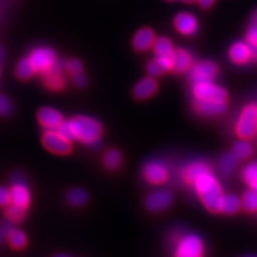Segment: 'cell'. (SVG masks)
I'll list each match as a JSON object with an SVG mask.
<instances>
[{"mask_svg":"<svg viewBox=\"0 0 257 257\" xmlns=\"http://www.w3.org/2000/svg\"><path fill=\"white\" fill-rule=\"evenodd\" d=\"M57 131L68 141H78L88 146H96L102 135V125L98 120L88 116H76L57 127Z\"/></svg>","mask_w":257,"mask_h":257,"instance_id":"6da1fadb","label":"cell"},{"mask_svg":"<svg viewBox=\"0 0 257 257\" xmlns=\"http://www.w3.org/2000/svg\"><path fill=\"white\" fill-rule=\"evenodd\" d=\"M192 184L208 210L220 211L223 193L220 182L211 171L198 176Z\"/></svg>","mask_w":257,"mask_h":257,"instance_id":"7a4b0ae2","label":"cell"},{"mask_svg":"<svg viewBox=\"0 0 257 257\" xmlns=\"http://www.w3.org/2000/svg\"><path fill=\"white\" fill-rule=\"evenodd\" d=\"M236 133L240 139L250 140L257 133V105L245 106L236 122Z\"/></svg>","mask_w":257,"mask_h":257,"instance_id":"3957f363","label":"cell"},{"mask_svg":"<svg viewBox=\"0 0 257 257\" xmlns=\"http://www.w3.org/2000/svg\"><path fill=\"white\" fill-rule=\"evenodd\" d=\"M192 94L197 101H221L226 102L227 93L223 87L212 82L194 83L192 87Z\"/></svg>","mask_w":257,"mask_h":257,"instance_id":"277c9868","label":"cell"},{"mask_svg":"<svg viewBox=\"0 0 257 257\" xmlns=\"http://www.w3.org/2000/svg\"><path fill=\"white\" fill-rule=\"evenodd\" d=\"M28 59L36 72H40L43 74L50 71L55 66V63L58 61L52 48L45 46H40L32 50L28 56Z\"/></svg>","mask_w":257,"mask_h":257,"instance_id":"5b68a950","label":"cell"},{"mask_svg":"<svg viewBox=\"0 0 257 257\" xmlns=\"http://www.w3.org/2000/svg\"><path fill=\"white\" fill-rule=\"evenodd\" d=\"M204 243L197 235L182 236L176 246V257H203Z\"/></svg>","mask_w":257,"mask_h":257,"instance_id":"8992f818","label":"cell"},{"mask_svg":"<svg viewBox=\"0 0 257 257\" xmlns=\"http://www.w3.org/2000/svg\"><path fill=\"white\" fill-rule=\"evenodd\" d=\"M219 74V68L212 61L205 60L192 64L189 75L193 83L212 82Z\"/></svg>","mask_w":257,"mask_h":257,"instance_id":"52a82bcc","label":"cell"},{"mask_svg":"<svg viewBox=\"0 0 257 257\" xmlns=\"http://www.w3.org/2000/svg\"><path fill=\"white\" fill-rule=\"evenodd\" d=\"M43 146L55 155L64 156L68 155L72 150L71 142L63 136L57 130H47L42 138Z\"/></svg>","mask_w":257,"mask_h":257,"instance_id":"ba28073f","label":"cell"},{"mask_svg":"<svg viewBox=\"0 0 257 257\" xmlns=\"http://www.w3.org/2000/svg\"><path fill=\"white\" fill-rule=\"evenodd\" d=\"M11 193V204L19 206L23 209L28 208L30 204V192L27 184L21 174H16L13 178Z\"/></svg>","mask_w":257,"mask_h":257,"instance_id":"9c48e42d","label":"cell"},{"mask_svg":"<svg viewBox=\"0 0 257 257\" xmlns=\"http://www.w3.org/2000/svg\"><path fill=\"white\" fill-rule=\"evenodd\" d=\"M144 178L151 184H162L167 181L168 170L166 165L161 161H151L144 166Z\"/></svg>","mask_w":257,"mask_h":257,"instance_id":"30bf717a","label":"cell"},{"mask_svg":"<svg viewBox=\"0 0 257 257\" xmlns=\"http://www.w3.org/2000/svg\"><path fill=\"white\" fill-rule=\"evenodd\" d=\"M173 203V194L171 191L161 189L151 192L146 197L145 204L146 208L151 212H159L166 209Z\"/></svg>","mask_w":257,"mask_h":257,"instance_id":"8fae6325","label":"cell"},{"mask_svg":"<svg viewBox=\"0 0 257 257\" xmlns=\"http://www.w3.org/2000/svg\"><path fill=\"white\" fill-rule=\"evenodd\" d=\"M38 120L40 124L47 130H57V127L63 122V117L59 110L46 106L39 109Z\"/></svg>","mask_w":257,"mask_h":257,"instance_id":"7c38bea8","label":"cell"},{"mask_svg":"<svg viewBox=\"0 0 257 257\" xmlns=\"http://www.w3.org/2000/svg\"><path fill=\"white\" fill-rule=\"evenodd\" d=\"M174 25L177 31L184 36L194 35L198 29V22L193 14L188 12H181L176 15Z\"/></svg>","mask_w":257,"mask_h":257,"instance_id":"4fadbf2b","label":"cell"},{"mask_svg":"<svg viewBox=\"0 0 257 257\" xmlns=\"http://www.w3.org/2000/svg\"><path fill=\"white\" fill-rule=\"evenodd\" d=\"M194 108L198 114L206 117H215L224 114L226 110V102L221 101H197L194 100Z\"/></svg>","mask_w":257,"mask_h":257,"instance_id":"5bb4252c","label":"cell"},{"mask_svg":"<svg viewBox=\"0 0 257 257\" xmlns=\"http://www.w3.org/2000/svg\"><path fill=\"white\" fill-rule=\"evenodd\" d=\"M158 90L157 80L150 76L141 79L140 82L134 86L133 94L136 99L145 100L154 95Z\"/></svg>","mask_w":257,"mask_h":257,"instance_id":"9a60e30c","label":"cell"},{"mask_svg":"<svg viewBox=\"0 0 257 257\" xmlns=\"http://www.w3.org/2000/svg\"><path fill=\"white\" fill-rule=\"evenodd\" d=\"M229 58L232 62L237 64H244L248 60L252 59L251 46L246 42L238 41L232 44L229 48Z\"/></svg>","mask_w":257,"mask_h":257,"instance_id":"2e32d148","label":"cell"},{"mask_svg":"<svg viewBox=\"0 0 257 257\" xmlns=\"http://www.w3.org/2000/svg\"><path fill=\"white\" fill-rule=\"evenodd\" d=\"M62 63L57 61L55 63V66L44 73V83L47 88H50L52 90H60L64 87L66 80L63 78V75L61 74Z\"/></svg>","mask_w":257,"mask_h":257,"instance_id":"e0dca14e","label":"cell"},{"mask_svg":"<svg viewBox=\"0 0 257 257\" xmlns=\"http://www.w3.org/2000/svg\"><path fill=\"white\" fill-rule=\"evenodd\" d=\"M172 59H173L172 70L177 72V73H183V72L189 71L193 64L191 54L186 50H182V48L174 51L172 55Z\"/></svg>","mask_w":257,"mask_h":257,"instance_id":"ac0fdd59","label":"cell"},{"mask_svg":"<svg viewBox=\"0 0 257 257\" xmlns=\"http://www.w3.org/2000/svg\"><path fill=\"white\" fill-rule=\"evenodd\" d=\"M155 42V34L150 28H142L133 38V46L136 51L145 52L149 50Z\"/></svg>","mask_w":257,"mask_h":257,"instance_id":"d6986e66","label":"cell"},{"mask_svg":"<svg viewBox=\"0 0 257 257\" xmlns=\"http://www.w3.org/2000/svg\"><path fill=\"white\" fill-rule=\"evenodd\" d=\"M209 171L211 170L206 162H203V161H195V162L189 163L186 167H184V170L182 172V177L184 181L193 183L198 176Z\"/></svg>","mask_w":257,"mask_h":257,"instance_id":"ffe728a7","label":"cell"},{"mask_svg":"<svg viewBox=\"0 0 257 257\" xmlns=\"http://www.w3.org/2000/svg\"><path fill=\"white\" fill-rule=\"evenodd\" d=\"M241 208V199L234 194H225L222 196L220 211L225 214H234Z\"/></svg>","mask_w":257,"mask_h":257,"instance_id":"44dd1931","label":"cell"},{"mask_svg":"<svg viewBox=\"0 0 257 257\" xmlns=\"http://www.w3.org/2000/svg\"><path fill=\"white\" fill-rule=\"evenodd\" d=\"M238 160L239 159L235 156L234 152H228V154L224 155L219 162V170L221 174L225 177L230 176L236 170Z\"/></svg>","mask_w":257,"mask_h":257,"instance_id":"7402d4cb","label":"cell"},{"mask_svg":"<svg viewBox=\"0 0 257 257\" xmlns=\"http://www.w3.org/2000/svg\"><path fill=\"white\" fill-rule=\"evenodd\" d=\"M241 176H242V179L247 184L248 188L257 192V163H250L245 165Z\"/></svg>","mask_w":257,"mask_h":257,"instance_id":"603a6c76","label":"cell"},{"mask_svg":"<svg viewBox=\"0 0 257 257\" xmlns=\"http://www.w3.org/2000/svg\"><path fill=\"white\" fill-rule=\"evenodd\" d=\"M152 48L157 56H171L174 53L172 42L167 38L160 37L155 39Z\"/></svg>","mask_w":257,"mask_h":257,"instance_id":"cb8c5ba5","label":"cell"},{"mask_svg":"<svg viewBox=\"0 0 257 257\" xmlns=\"http://www.w3.org/2000/svg\"><path fill=\"white\" fill-rule=\"evenodd\" d=\"M241 207L247 212H257V192L248 189L241 198Z\"/></svg>","mask_w":257,"mask_h":257,"instance_id":"d4e9b609","label":"cell"},{"mask_svg":"<svg viewBox=\"0 0 257 257\" xmlns=\"http://www.w3.org/2000/svg\"><path fill=\"white\" fill-rule=\"evenodd\" d=\"M121 155L116 149H109L105 152L103 158V163L109 171H115L121 164Z\"/></svg>","mask_w":257,"mask_h":257,"instance_id":"484cf974","label":"cell"},{"mask_svg":"<svg viewBox=\"0 0 257 257\" xmlns=\"http://www.w3.org/2000/svg\"><path fill=\"white\" fill-rule=\"evenodd\" d=\"M88 199L87 193L83 189H72L67 193V202L74 207H79L86 204Z\"/></svg>","mask_w":257,"mask_h":257,"instance_id":"4316f807","label":"cell"},{"mask_svg":"<svg viewBox=\"0 0 257 257\" xmlns=\"http://www.w3.org/2000/svg\"><path fill=\"white\" fill-rule=\"evenodd\" d=\"M252 151H253L252 145L248 143L247 140H244V139H241L240 141L235 143L234 148H232V152H234L235 156L239 160L247 159L252 155Z\"/></svg>","mask_w":257,"mask_h":257,"instance_id":"83f0119b","label":"cell"},{"mask_svg":"<svg viewBox=\"0 0 257 257\" xmlns=\"http://www.w3.org/2000/svg\"><path fill=\"white\" fill-rule=\"evenodd\" d=\"M7 238L9 240V243L11 244V246L14 248H18V250L23 248L26 245V242H27L26 235L20 229L11 228Z\"/></svg>","mask_w":257,"mask_h":257,"instance_id":"f1b7e54d","label":"cell"},{"mask_svg":"<svg viewBox=\"0 0 257 257\" xmlns=\"http://www.w3.org/2000/svg\"><path fill=\"white\" fill-rule=\"evenodd\" d=\"M35 72L36 70L34 67H32V64L28 58L22 59L18 63V66H16V75H18V77H20L21 79L30 78L35 74Z\"/></svg>","mask_w":257,"mask_h":257,"instance_id":"f546056e","label":"cell"},{"mask_svg":"<svg viewBox=\"0 0 257 257\" xmlns=\"http://www.w3.org/2000/svg\"><path fill=\"white\" fill-rule=\"evenodd\" d=\"M246 43L251 47H257V11L252 15V19L246 30Z\"/></svg>","mask_w":257,"mask_h":257,"instance_id":"4dcf8cb0","label":"cell"},{"mask_svg":"<svg viewBox=\"0 0 257 257\" xmlns=\"http://www.w3.org/2000/svg\"><path fill=\"white\" fill-rule=\"evenodd\" d=\"M25 212H26L25 209H23L16 205H13L11 203L6 208L7 218L11 222H20L24 218V215H25Z\"/></svg>","mask_w":257,"mask_h":257,"instance_id":"1f68e13d","label":"cell"},{"mask_svg":"<svg viewBox=\"0 0 257 257\" xmlns=\"http://www.w3.org/2000/svg\"><path fill=\"white\" fill-rule=\"evenodd\" d=\"M13 109L12 102L5 94L0 93V116H8Z\"/></svg>","mask_w":257,"mask_h":257,"instance_id":"d6a6232c","label":"cell"},{"mask_svg":"<svg viewBox=\"0 0 257 257\" xmlns=\"http://www.w3.org/2000/svg\"><path fill=\"white\" fill-rule=\"evenodd\" d=\"M66 69L72 75H76L83 72V64L77 59H71L66 63Z\"/></svg>","mask_w":257,"mask_h":257,"instance_id":"836d02e7","label":"cell"},{"mask_svg":"<svg viewBox=\"0 0 257 257\" xmlns=\"http://www.w3.org/2000/svg\"><path fill=\"white\" fill-rule=\"evenodd\" d=\"M159 66L163 69V71H168L173 69V59H172V55L171 56H157V58L155 59Z\"/></svg>","mask_w":257,"mask_h":257,"instance_id":"e575fe53","label":"cell"},{"mask_svg":"<svg viewBox=\"0 0 257 257\" xmlns=\"http://www.w3.org/2000/svg\"><path fill=\"white\" fill-rule=\"evenodd\" d=\"M147 71H148L149 75L152 76V77H157V76L162 74L163 72H164L163 69L159 66V63L156 60H152V61H150L148 63Z\"/></svg>","mask_w":257,"mask_h":257,"instance_id":"d590c367","label":"cell"},{"mask_svg":"<svg viewBox=\"0 0 257 257\" xmlns=\"http://www.w3.org/2000/svg\"><path fill=\"white\" fill-rule=\"evenodd\" d=\"M11 203L10 190L5 187H0V207L8 206Z\"/></svg>","mask_w":257,"mask_h":257,"instance_id":"8d00e7d4","label":"cell"},{"mask_svg":"<svg viewBox=\"0 0 257 257\" xmlns=\"http://www.w3.org/2000/svg\"><path fill=\"white\" fill-rule=\"evenodd\" d=\"M73 83L75 86H77L79 88H83L87 85V78L83 73H79V74L73 75Z\"/></svg>","mask_w":257,"mask_h":257,"instance_id":"74e56055","label":"cell"},{"mask_svg":"<svg viewBox=\"0 0 257 257\" xmlns=\"http://www.w3.org/2000/svg\"><path fill=\"white\" fill-rule=\"evenodd\" d=\"M11 227L9 223H0V241H3L6 237H8Z\"/></svg>","mask_w":257,"mask_h":257,"instance_id":"f35d334b","label":"cell"},{"mask_svg":"<svg viewBox=\"0 0 257 257\" xmlns=\"http://www.w3.org/2000/svg\"><path fill=\"white\" fill-rule=\"evenodd\" d=\"M197 2L203 9H208V8H210L214 4V0H197Z\"/></svg>","mask_w":257,"mask_h":257,"instance_id":"ab89813d","label":"cell"},{"mask_svg":"<svg viewBox=\"0 0 257 257\" xmlns=\"http://www.w3.org/2000/svg\"><path fill=\"white\" fill-rule=\"evenodd\" d=\"M182 2L186 3V4H193V3L197 2V0H182Z\"/></svg>","mask_w":257,"mask_h":257,"instance_id":"60d3db41","label":"cell"},{"mask_svg":"<svg viewBox=\"0 0 257 257\" xmlns=\"http://www.w3.org/2000/svg\"><path fill=\"white\" fill-rule=\"evenodd\" d=\"M55 257H71V256L66 255V254H58V255H56Z\"/></svg>","mask_w":257,"mask_h":257,"instance_id":"b9f144b4","label":"cell"},{"mask_svg":"<svg viewBox=\"0 0 257 257\" xmlns=\"http://www.w3.org/2000/svg\"><path fill=\"white\" fill-rule=\"evenodd\" d=\"M0 58H2V50H0Z\"/></svg>","mask_w":257,"mask_h":257,"instance_id":"7bdbcfd3","label":"cell"},{"mask_svg":"<svg viewBox=\"0 0 257 257\" xmlns=\"http://www.w3.org/2000/svg\"><path fill=\"white\" fill-rule=\"evenodd\" d=\"M167 2H174V0H167Z\"/></svg>","mask_w":257,"mask_h":257,"instance_id":"ee69618b","label":"cell"}]
</instances>
